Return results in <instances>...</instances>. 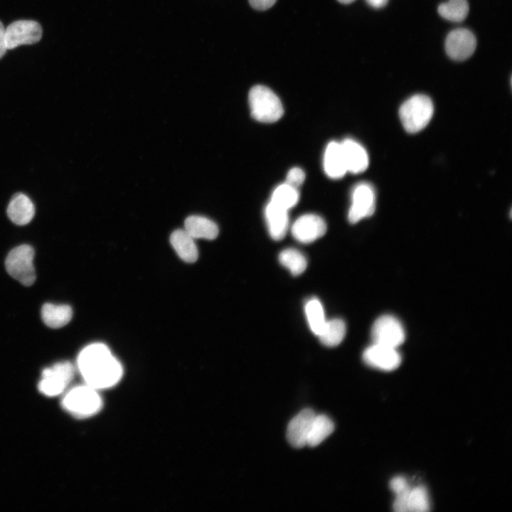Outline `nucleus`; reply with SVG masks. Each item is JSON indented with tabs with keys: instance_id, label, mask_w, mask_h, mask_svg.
<instances>
[{
	"instance_id": "1",
	"label": "nucleus",
	"mask_w": 512,
	"mask_h": 512,
	"mask_svg": "<svg viewBox=\"0 0 512 512\" xmlns=\"http://www.w3.org/2000/svg\"><path fill=\"white\" fill-rule=\"evenodd\" d=\"M77 363L85 384L97 390L116 385L122 376L120 363L104 343H95L85 347Z\"/></svg>"
},
{
	"instance_id": "2",
	"label": "nucleus",
	"mask_w": 512,
	"mask_h": 512,
	"mask_svg": "<svg viewBox=\"0 0 512 512\" xmlns=\"http://www.w3.org/2000/svg\"><path fill=\"white\" fill-rule=\"evenodd\" d=\"M248 102L252 117L260 122H275L283 115V106L279 98L266 86L252 87L249 92Z\"/></svg>"
},
{
	"instance_id": "3",
	"label": "nucleus",
	"mask_w": 512,
	"mask_h": 512,
	"mask_svg": "<svg viewBox=\"0 0 512 512\" xmlns=\"http://www.w3.org/2000/svg\"><path fill=\"white\" fill-rule=\"evenodd\" d=\"M434 112L431 99L425 95H415L405 101L400 107L399 115L405 129L416 133L423 129Z\"/></svg>"
},
{
	"instance_id": "4",
	"label": "nucleus",
	"mask_w": 512,
	"mask_h": 512,
	"mask_svg": "<svg viewBox=\"0 0 512 512\" xmlns=\"http://www.w3.org/2000/svg\"><path fill=\"white\" fill-rule=\"evenodd\" d=\"M62 404L70 414L81 418L96 414L101 409L102 401L97 389L85 384L70 389Z\"/></svg>"
},
{
	"instance_id": "5",
	"label": "nucleus",
	"mask_w": 512,
	"mask_h": 512,
	"mask_svg": "<svg viewBox=\"0 0 512 512\" xmlns=\"http://www.w3.org/2000/svg\"><path fill=\"white\" fill-rule=\"evenodd\" d=\"M34 250L28 245H21L8 254L5 266L9 274L25 286L32 285L36 280L33 266Z\"/></svg>"
},
{
	"instance_id": "6",
	"label": "nucleus",
	"mask_w": 512,
	"mask_h": 512,
	"mask_svg": "<svg viewBox=\"0 0 512 512\" xmlns=\"http://www.w3.org/2000/svg\"><path fill=\"white\" fill-rule=\"evenodd\" d=\"M75 368L69 361H62L45 368L38 388L47 396H55L64 391L74 376Z\"/></svg>"
},
{
	"instance_id": "7",
	"label": "nucleus",
	"mask_w": 512,
	"mask_h": 512,
	"mask_svg": "<svg viewBox=\"0 0 512 512\" xmlns=\"http://www.w3.org/2000/svg\"><path fill=\"white\" fill-rule=\"evenodd\" d=\"M373 343L398 348L405 338L404 328L400 321L392 315H383L378 318L371 329Z\"/></svg>"
},
{
	"instance_id": "8",
	"label": "nucleus",
	"mask_w": 512,
	"mask_h": 512,
	"mask_svg": "<svg viewBox=\"0 0 512 512\" xmlns=\"http://www.w3.org/2000/svg\"><path fill=\"white\" fill-rule=\"evenodd\" d=\"M41 25L31 20H18L11 23L6 28V46L7 50L21 45L33 44L42 37Z\"/></svg>"
},
{
	"instance_id": "9",
	"label": "nucleus",
	"mask_w": 512,
	"mask_h": 512,
	"mask_svg": "<svg viewBox=\"0 0 512 512\" xmlns=\"http://www.w3.org/2000/svg\"><path fill=\"white\" fill-rule=\"evenodd\" d=\"M351 205L348 211V220L355 223L372 215L375 207V193L368 183H361L353 190Z\"/></svg>"
},
{
	"instance_id": "10",
	"label": "nucleus",
	"mask_w": 512,
	"mask_h": 512,
	"mask_svg": "<svg viewBox=\"0 0 512 512\" xmlns=\"http://www.w3.org/2000/svg\"><path fill=\"white\" fill-rule=\"evenodd\" d=\"M476 47L474 33L467 28H457L447 35L445 50L452 60L462 61L472 55Z\"/></svg>"
},
{
	"instance_id": "11",
	"label": "nucleus",
	"mask_w": 512,
	"mask_h": 512,
	"mask_svg": "<svg viewBox=\"0 0 512 512\" xmlns=\"http://www.w3.org/2000/svg\"><path fill=\"white\" fill-rule=\"evenodd\" d=\"M364 362L382 370H393L401 363V356L397 348L373 343L363 353Z\"/></svg>"
},
{
	"instance_id": "12",
	"label": "nucleus",
	"mask_w": 512,
	"mask_h": 512,
	"mask_svg": "<svg viewBox=\"0 0 512 512\" xmlns=\"http://www.w3.org/2000/svg\"><path fill=\"white\" fill-rule=\"evenodd\" d=\"M326 231L324 220L315 214H305L299 217L292 226V234L295 240L302 243H310L322 237Z\"/></svg>"
},
{
	"instance_id": "13",
	"label": "nucleus",
	"mask_w": 512,
	"mask_h": 512,
	"mask_svg": "<svg viewBox=\"0 0 512 512\" xmlns=\"http://www.w3.org/2000/svg\"><path fill=\"white\" fill-rule=\"evenodd\" d=\"M315 415L316 414L312 410L304 409L289 422L287 430V439L293 447L302 448L306 445L308 435Z\"/></svg>"
},
{
	"instance_id": "14",
	"label": "nucleus",
	"mask_w": 512,
	"mask_h": 512,
	"mask_svg": "<svg viewBox=\"0 0 512 512\" xmlns=\"http://www.w3.org/2000/svg\"><path fill=\"white\" fill-rule=\"evenodd\" d=\"M341 145L347 171L363 172L368 166V156L363 146L352 139H344Z\"/></svg>"
},
{
	"instance_id": "15",
	"label": "nucleus",
	"mask_w": 512,
	"mask_h": 512,
	"mask_svg": "<svg viewBox=\"0 0 512 512\" xmlns=\"http://www.w3.org/2000/svg\"><path fill=\"white\" fill-rule=\"evenodd\" d=\"M265 217L272 238L282 240L289 227L288 210L270 201L265 209Z\"/></svg>"
},
{
	"instance_id": "16",
	"label": "nucleus",
	"mask_w": 512,
	"mask_h": 512,
	"mask_svg": "<svg viewBox=\"0 0 512 512\" xmlns=\"http://www.w3.org/2000/svg\"><path fill=\"white\" fill-rule=\"evenodd\" d=\"M35 214V207L31 200L23 193L15 194L7 208L9 219L18 225L28 224Z\"/></svg>"
},
{
	"instance_id": "17",
	"label": "nucleus",
	"mask_w": 512,
	"mask_h": 512,
	"mask_svg": "<svg viewBox=\"0 0 512 512\" xmlns=\"http://www.w3.org/2000/svg\"><path fill=\"white\" fill-rule=\"evenodd\" d=\"M324 169L326 175L334 179L342 178L347 172L341 143L331 142L326 147Z\"/></svg>"
},
{
	"instance_id": "18",
	"label": "nucleus",
	"mask_w": 512,
	"mask_h": 512,
	"mask_svg": "<svg viewBox=\"0 0 512 512\" xmlns=\"http://www.w3.org/2000/svg\"><path fill=\"white\" fill-rule=\"evenodd\" d=\"M170 242L181 260L189 263L197 260L198 252L194 238L185 229L174 230L171 235Z\"/></svg>"
},
{
	"instance_id": "19",
	"label": "nucleus",
	"mask_w": 512,
	"mask_h": 512,
	"mask_svg": "<svg viewBox=\"0 0 512 512\" xmlns=\"http://www.w3.org/2000/svg\"><path fill=\"white\" fill-rule=\"evenodd\" d=\"M185 230L194 239L213 240L218 235V225L209 218L201 215H191L184 222Z\"/></svg>"
},
{
	"instance_id": "20",
	"label": "nucleus",
	"mask_w": 512,
	"mask_h": 512,
	"mask_svg": "<svg viewBox=\"0 0 512 512\" xmlns=\"http://www.w3.org/2000/svg\"><path fill=\"white\" fill-rule=\"evenodd\" d=\"M73 316L71 307L66 304H44L41 309V318L44 324L52 329L66 325Z\"/></svg>"
},
{
	"instance_id": "21",
	"label": "nucleus",
	"mask_w": 512,
	"mask_h": 512,
	"mask_svg": "<svg viewBox=\"0 0 512 512\" xmlns=\"http://www.w3.org/2000/svg\"><path fill=\"white\" fill-rule=\"evenodd\" d=\"M334 430L332 420L324 415H316L307 438L306 445L314 447L324 441Z\"/></svg>"
},
{
	"instance_id": "22",
	"label": "nucleus",
	"mask_w": 512,
	"mask_h": 512,
	"mask_svg": "<svg viewBox=\"0 0 512 512\" xmlns=\"http://www.w3.org/2000/svg\"><path fill=\"white\" fill-rule=\"evenodd\" d=\"M346 332V327L344 321L340 319H334L329 321L326 320L317 336L324 346L334 347L342 342Z\"/></svg>"
},
{
	"instance_id": "23",
	"label": "nucleus",
	"mask_w": 512,
	"mask_h": 512,
	"mask_svg": "<svg viewBox=\"0 0 512 512\" xmlns=\"http://www.w3.org/2000/svg\"><path fill=\"white\" fill-rule=\"evenodd\" d=\"M469 10L467 0H449L441 4L438 7L439 15L452 22L464 21L468 15Z\"/></svg>"
},
{
	"instance_id": "24",
	"label": "nucleus",
	"mask_w": 512,
	"mask_h": 512,
	"mask_svg": "<svg viewBox=\"0 0 512 512\" xmlns=\"http://www.w3.org/2000/svg\"><path fill=\"white\" fill-rule=\"evenodd\" d=\"M279 260L294 276L304 272L307 265L304 255L294 248H287L282 250L279 253Z\"/></svg>"
},
{
	"instance_id": "25",
	"label": "nucleus",
	"mask_w": 512,
	"mask_h": 512,
	"mask_svg": "<svg viewBox=\"0 0 512 512\" xmlns=\"http://www.w3.org/2000/svg\"><path fill=\"white\" fill-rule=\"evenodd\" d=\"M304 310L311 331L318 336L326 321L321 303L319 299L312 298L306 303Z\"/></svg>"
},
{
	"instance_id": "26",
	"label": "nucleus",
	"mask_w": 512,
	"mask_h": 512,
	"mask_svg": "<svg viewBox=\"0 0 512 512\" xmlns=\"http://www.w3.org/2000/svg\"><path fill=\"white\" fill-rule=\"evenodd\" d=\"M299 198V194L297 188L285 182L279 185L274 190L270 201L289 210L297 203Z\"/></svg>"
},
{
	"instance_id": "27",
	"label": "nucleus",
	"mask_w": 512,
	"mask_h": 512,
	"mask_svg": "<svg viewBox=\"0 0 512 512\" xmlns=\"http://www.w3.org/2000/svg\"><path fill=\"white\" fill-rule=\"evenodd\" d=\"M407 511L426 512L430 510V504L427 491L424 486H419L409 491L407 495Z\"/></svg>"
},
{
	"instance_id": "28",
	"label": "nucleus",
	"mask_w": 512,
	"mask_h": 512,
	"mask_svg": "<svg viewBox=\"0 0 512 512\" xmlns=\"http://www.w3.org/2000/svg\"><path fill=\"white\" fill-rule=\"evenodd\" d=\"M304 179L305 174L304 171L299 167H294L288 171L286 183L297 188L302 184Z\"/></svg>"
},
{
	"instance_id": "29",
	"label": "nucleus",
	"mask_w": 512,
	"mask_h": 512,
	"mask_svg": "<svg viewBox=\"0 0 512 512\" xmlns=\"http://www.w3.org/2000/svg\"><path fill=\"white\" fill-rule=\"evenodd\" d=\"M390 487L395 494H401L410 489L406 479L400 476H395L391 479L390 482Z\"/></svg>"
},
{
	"instance_id": "30",
	"label": "nucleus",
	"mask_w": 512,
	"mask_h": 512,
	"mask_svg": "<svg viewBox=\"0 0 512 512\" xmlns=\"http://www.w3.org/2000/svg\"><path fill=\"white\" fill-rule=\"evenodd\" d=\"M410 489L401 494H396V497L393 503L394 511L397 512L407 511V495Z\"/></svg>"
},
{
	"instance_id": "31",
	"label": "nucleus",
	"mask_w": 512,
	"mask_h": 512,
	"mask_svg": "<svg viewBox=\"0 0 512 512\" xmlns=\"http://www.w3.org/2000/svg\"><path fill=\"white\" fill-rule=\"evenodd\" d=\"M277 0H249L251 6L259 11H265L272 7Z\"/></svg>"
},
{
	"instance_id": "32",
	"label": "nucleus",
	"mask_w": 512,
	"mask_h": 512,
	"mask_svg": "<svg viewBox=\"0 0 512 512\" xmlns=\"http://www.w3.org/2000/svg\"><path fill=\"white\" fill-rule=\"evenodd\" d=\"M5 35L6 28H4L3 23L0 21V59L4 55L7 50Z\"/></svg>"
},
{
	"instance_id": "33",
	"label": "nucleus",
	"mask_w": 512,
	"mask_h": 512,
	"mask_svg": "<svg viewBox=\"0 0 512 512\" xmlns=\"http://www.w3.org/2000/svg\"><path fill=\"white\" fill-rule=\"evenodd\" d=\"M366 2L370 5V6L375 8V9H380L383 6H385L388 0H366Z\"/></svg>"
},
{
	"instance_id": "34",
	"label": "nucleus",
	"mask_w": 512,
	"mask_h": 512,
	"mask_svg": "<svg viewBox=\"0 0 512 512\" xmlns=\"http://www.w3.org/2000/svg\"><path fill=\"white\" fill-rule=\"evenodd\" d=\"M340 3L343 4H348L353 2L355 0H338Z\"/></svg>"
}]
</instances>
